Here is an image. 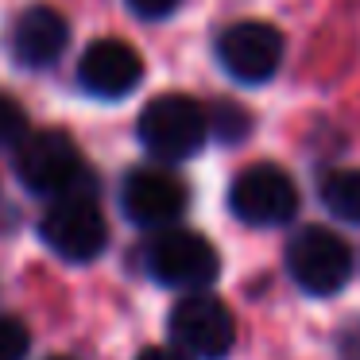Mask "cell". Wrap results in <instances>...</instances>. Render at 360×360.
<instances>
[{
	"mask_svg": "<svg viewBox=\"0 0 360 360\" xmlns=\"http://www.w3.org/2000/svg\"><path fill=\"white\" fill-rule=\"evenodd\" d=\"M12 167H16V179L32 194L51 198V202L86 194L82 186H89V167L82 159V148L63 128H39V132H32L16 148Z\"/></svg>",
	"mask_w": 360,
	"mask_h": 360,
	"instance_id": "6da1fadb",
	"label": "cell"
},
{
	"mask_svg": "<svg viewBox=\"0 0 360 360\" xmlns=\"http://www.w3.org/2000/svg\"><path fill=\"white\" fill-rule=\"evenodd\" d=\"M140 143L163 163H182L198 155L210 140V109L198 105L190 94H159L143 105L136 120Z\"/></svg>",
	"mask_w": 360,
	"mask_h": 360,
	"instance_id": "7a4b0ae2",
	"label": "cell"
},
{
	"mask_svg": "<svg viewBox=\"0 0 360 360\" xmlns=\"http://www.w3.org/2000/svg\"><path fill=\"white\" fill-rule=\"evenodd\" d=\"M143 267L159 287L202 295L221 271V256L194 229H163L143 248Z\"/></svg>",
	"mask_w": 360,
	"mask_h": 360,
	"instance_id": "3957f363",
	"label": "cell"
},
{
	"mask_svg": "<svg viewBox=\"0 0 360 360\" xmlns=\"http://www.w3.org/2000/svg\"><path fill=\"white\" fill-rule=\"evenodd\" d=\"M287 275L298 283V290L314 298H329L349 283L352 275V248L321 225H302L287 240Z\"/></svg>",
	"mask_w": 360,
	"mask_h": 360,
	"instance_id": "277c9868",
	"label": "cell"
},
{
	"mask_svg": "<svg viewBox=\"0 0 360 360\" xmlns=\"http://www.w3.org/2000/svg\"><path fill=\"white\" fill-rule=\"evenodd\" d=\"M171 341L190 360H225L236 345V318L221 298L213 295H182L174 302L171 318Z\"/></svg>",
	"mask_w": 360,
	"mask_h": 360,
	"instance_id": "5b68a950",
	"label": "cell"
},
{
	"mask_svg": "<svg viewBox=\"0 0 360 360\" xmlns=\"http://www.w3.org/2000/svg\"><path fill=\"white\" fill-rule=\"evenodd\" d=\"M229 210L252 229H279L298 213V186L283 167L252 163L229 186Z\"/></svg>",
	"mask_w": 360,
	"mask_h": 360,
	"instance_id": "8992f818",
	"label": "cell"
},
{
	"mask_svg": "<svg viewBox=\"0 0 360 360\" xmlns=\"http://www.w3.org/2000/svg\"><path fill=\"white\" fill-rule=\"evenodd\" d=\"M39 236L66 264H89L109 244V225H105V213L97 210L94 198L74 194L47 205V213L39 221Z\"/></svg>",
	"mask_w": 360,
	"mask_h": 360,
	"instance_id": "52a82bcc",
	"label": "cell"
},
{
	"mask_svg": "<svg viewBox=\"0 0 360 360\" xmlns=\"http://www.w3.org/2000/svg\"><path fill=\"white\" fill-rule=\"evenodd\" d=\"M190 205V186L171 167H136L120 182V210L140 229H171Z\"/></svg>",
	"mask_w": 360,
	"mask_h": 360,
	"instance_id": "ba28073f",
	"label": "cell"
},
{
	"mask_svg": "<svg viewBox=\"0 0 360 360\" xmlns=\"http://www.w3.org/2000/svg\"><path fill=\"white\" fill-rule=\"evenodd\" d=\"M217 63L225 66V74H233L244 86L271 82L283 63L279 27L264 24V20H240V24L225 27L217 39Z\"/></svg>",
	"mask_w": 360,
	"mask_h": 360,
	"instance_id": "9c48e42d",
	"label": "cell"
},
{
	"mask_svg": "<svg viewBox=\"0 0 360 360\" xmlns=\"http://www.w3.org/2000/svg\"><path fill=\"white\" fill-rule=\"evenodd\" d=\"M143 82V58L124 39H94L78 58V86L97 101H120Z\"/></svg>",
	"mask_w": 360,
	"mask_h": 360,
	"instance_id": "30bf717a",
	"label": "cell"
},
{
	"mask_svg": "<svg viewBox=\"0 0 360 360\" xmlns=\"http://www.w3.org/2000/svg\"><path fill=\"white\" fill-rule=\"evenodd\" d=\"M66 43H70V24L58 8L51 4H32L16 16L8 35L12 58H16L24 70H43V66H55L63 58Z\"/></svg>",
	"mask_w": 360,
	"mask_h": 360,
	"instance_id": "8fae6325",
	"label": "cell"
},
{
	"mask_svg": "<svg viewBox=\"0 0 360 360\" xmlns=\"http://www.w3.org/2000/svg\"><path fill=\"white\" fill-rule=\"evenodd\" d=\"M321 205L345 225H360V167H341L329 171L318 182Z\"/></svg>",
	"mask_w": 360,
	"mask_h": 360,
	"instance_id": "7c38bea8",
	"label": "cell"
},
{
	"mask_svg": "<svg viewBox=\"0 0 360 360\" xmlns=\"http://www.w3.org/2000/svg\"><path fill=\"white\" fill-rule=\"evenodd\" d=\"M252 128V117L240 109L236 101H217L210 109V132L225 143H240Z\"/></svg>",
	"mask_w": 360,
	"mask_h": 360,
	"instance_id": "4fadbf2b",
	"label": "cell"
},
{
	"mask_svg": "<svg viewBox=\"0 0 360 360\" xmlns=\"http://www.w3.org/2000/svg\"><path fill=\"white\" fill-rule=\"evenodd\" d=\"M32 136V128H27V112L24 105L16 101L12 94H4L0 89V148H12L16 151L20 143Z\"/></svg>",
	"mask_w": 360,
	"mask_h": 360,
	"instance_id": "5bb4252c",
	"label": "cell"
},
{
	"mask_svg": "<svg viewBox=\"0 0 360 360\" xmlns=\"http://www.w3.org/2000/svg\"><path fill=\"white\" fill-rule=\"evenodd\" d=\"M32 349V333L20 318H0V360H24Z\"/></svg>",
	"mask_w": 360,
	"mask_h": 360,
	"instance_id": "9a60e30c",
	"label": "cell"
},
{
	"mask_svg": "<svg viewBox=\"0 0 360 360\" xmlns=\"http://www.w3.org/2000/svg\"><path fill=\"white\" fill-rule=\"evenodd\" d=\"M124 4H128V12L140 16V20H167L182 0H124Z\"/></svg>",
	"mask_w": 360,
	"mask_h": 360,
	"instance_id": "2e32d148",
	"label": "cell"
},
{
	"mask_svg": "<svg viewBox=\"0 0 360 360\" xmlns=\"http://www.w3.org/2000/svg\"><path fill=\"white\" fill-rule=\"evenodd\" d=\"M136 360H190V356H182L179 349H167V345H151V349H143Z\"/></svg>",
	"mask_w": 360,
	"mask_h": 360,
	"instance_id": "e0dca14e",
	"label": "cell"
},
{
	"mask_svg": "<svg viewBox=\"0 0 360 360\" xmlns=\"http://www.w3.org/2000/svg\"><path fill=\"white\" fill-rule=\"evenodd\" d=\"M55 360H66V356H55Z\"/></svg>",
	"mask_w": 360,
	"mask_h": 360,
	"instance_id": "ac0fdd59",
	"label": "cell"
}]
</instances>
